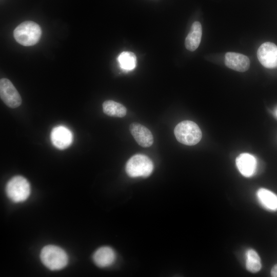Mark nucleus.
I'll list each match as a JSON object with an SVG mask.
<instances>
[{
    "instance_id": "nucleus-1",
    "label": "nucleus",
    "mask_w": 277,
    "mask_h": 277,
    "mask_svg": "<svg viewBox=\"0 0 277 277\" xmlns=\"http://www.w3.org/2000/svg\"><path fill=\"white\" fill-rule=\"evenodd\" d=\"M40 258L43 264L51 270L62 269L68 262V257L65 250L53 245H47L43 248L40 253Z\"/></svg>"
},
{
    "instance_id": "nucleus-2",
    "label": "nucleus",
    "mask_w": 277,
    "mask_h": 277,
    "mask_svg": "<svg viewBox=\"0 0 277 277\" xmlns=\"http://www.w3.org/2000/svg\"><path fill=\"white\" fill-rule=\"evenodd\" d=\"M42 34L40 26L32 21H25L17 26L13 32L14 37L17 43L24 46L36 44Z\"/></svg>"
},
{
    "instance_id": "nucleus-3",
    "label": "nucleus",
    "mask_w": 277,
    "mask_h": 277,
    "mask_svg": "<svg viewBox=\"0 0 277 277\" xmlns=\"http://www.w3.org/2000/svg\"><path fill=\"white\" fill-rule=\"evenodd\" d=\"M174 133L180 143L188 146L197 144L202 136V131L198 125L188 120L179 123L175 126Z\"/></svg>"
},
{
    "instance_id": "nucleus-4",
    "label": "nucleus",
    "mask_w": 277,
    "mask_h": 277,
    "mask_svg": "<svg viewBox=\"0 0 277 277\" xmlns=\"http://www.w3.org/2000/svg\"><path fill=\"white\" fill-rule=\"evenodd\" d=\"M127 174L131 177L149 176L153 170V164L150 159L142 154L131 156L126 165Z\"/></svg>"
},
{
    "instance_id": "nucleus-5",
    "label": "nucleus",
    "mask_w": 277,
    "mask_h": 277,
    "mask_svg": "<svg viewBox=\"0 0 277 277\" xmlns=\"http://www.w3.org/2000/svg\"><path fill=\"white\" fill-rule=\"evenodd\" d=\"M30 191V185L28 180L19 175L11 178L6 187L7 196L15 203L26 201L29 196Z\"/></svg>"
},
{
    "instance_id": "nucleus-6",
    "label": "nucleus",
    "mask_w": 277,
    "mask_h": 277,
    "mask_svg": "<svg viewBox=\"0 0 277 277\" xmlns=\"http://www.w3.org/2000/svg\"><path fill=\"white\" fill-rule=\"evenodd\" d=\"M0 95L2 101L9 107L15 108L22 103L21 95L11 82L7 78L1 79Z\"/></svg>"
},
{
    "instance_id": "nucleus-7",
    "label": "nucleus",
    "mask_w": 277,
    "mask_h": 277,
    "mask_svg": "<svg viewBox=\"0 0 277 277\" xmlns=\"http://www.w3.org/2000/svg\"><path fill=\"white\" fill-rule=\"evenodd\" d=\"M257 57L260 63L267 68L277 67V46L271 42H265L259 48Z\"/></svg>"
},
{
    "instance_id": "nucleus-8",
    "label": "nucleus",
    "mask_w": 277,
    "mask_h": 277,
    "mask_svg": "<svg viewBox=\"0 0 277 277\" xmlns=\"http://www.w3.org/2000/svg\"><path fill=\"white\" fill-rule=\"evenodd\" d=\"M51 140L55 147L60 149H64L72 143V134L66 127L58 126L52 129Z\"/></svg>"
},
{
    "instance_id": "nucleus-9",
    "label": "nucleus",
    "mask_w": 277,
    "mask_h": 277,
    "mask_svg": "<svg viewBox=\"0 0 277 277\" xmlns=\"http://www.w3.org/2000/svg\"><path fill=\"white\" fill-rule=\"evenodd\" d=\"M130 131L137 143L142 147H148L153 143L151 131L145 126L136 123L130 124Z\"/></svg>"
},
{
    "instance_id": "nucleus-10",
    "label": "nucleus",
    "mask_w": 277,
    "mask_h": 277,
    "mask_svg": "<svg viewBox=\"0 0 277 277\" xmlns=\"http://www.w3.org/2000/svg\"><path fill=\"white\" fill-rule=\"evenodd\" d=\"M236 165L240 172L245 177H251L256 170L257 161L253 155L248 153L240 154L236 159Z\"/></svg>"
},
{
    "instance_id": "nucleus-11",
    "label": "nucleus",
    "mask_w": 277,
    "mask_h": 277,
    "mask_svg": "<svg viewBox=\"0 0 277 277\" xmlns=\"http://www.w3.org/2000/svg\"><path fill=\"white\" fill-rule=\"evenodd\" d=\"M225 64L231 69L239 72H245L250 67V60L244 54L229 52L225 55Z\"/></svg>"
},
{
    "instance_id": "nucleus-12",
    "label": "nucleus",
    "mask_w": 277,
    "mask_h": 277,
    "mask_svg": "<svg viewBox=\"0 0 277 277\" xmlns=\"http://www.w3.org/2000/svg\"><path fill=\"white\" fill-rule=\"evenodd\" d=\"M116 259L114 251L110 247L103 246L97 249L93 254V260L100 267H106L112 265Z\"/></svg>"
},
{
    "instance_id": "nucleus-13",
    "label": "nucleus",
    "mask_w": 277,
    "mask_h": 277,
    "mask_svg": "<svg viewBox=\"0 0 277 277\" xmlns=\"http://www.w3.org/2000/svg\"><path fill=\"white\" fill-rule=\"evenodd\" d=\"M202 35V28L201 23L194 22L191 26L190 31L186 37L185 47L190 51L195 50L199 47Z\"/></svg>"
},
{
    "instance_id": "nucleus-14",
    "label": "nucleus",
    "mask_w": 277,
    "mask_h": 277,
    "mask_svg": "<svg viewBox=\"0 0 277 277\" xmlns=\"http://www.w3.org/2000/svg\"><path fill=\"white\" fill-rule=\"evenodd\" d=\"M256 194L259 202L265 208L273 211L277 210V195L275 193L262 188L258 190Z\"/></svg>"
},
{
    "instance_id": "nucleus-15",
    "label": "nucleus",
    "mask_w": 277,
    "mask_h": 277,
    "mask_svg": "<svg viewBox=\"0 0 277 277\" xmlns=\"http://www.w3.org/2000/svg\"><path fill=\"white\" fill-rule=\"evenodd\" d=\"M103 109L105 114L110 116L123 117L127 113V109L123 105L112 100L105 101Z\"/></svg>"
},
{
    "instance_id": "nucleus-16",
    "label": "nucleus",
    "mask_w": 277,
    "mask_h": 277,
    "mask_svg": "<svg viewBox=\"0 0 277 277\" xmlns=\"http://www.w3.org/2000/svg\"><path fill=\"white\" fill-rule=\"evenodd\" d=\"M246 268L251 273H256L262 267L261 259L258 253L252 249H248L246 254Z\"/></svg>"
},
{
    "instance_id": "nucleus-17",
    "label": "nucleus",
    "mask_w": 277,
    "mask_h": 277,
    "mask_svg": "<svg viewBox=\"0 0 277 277\" xmlns=\"http://www.w3.org/2000/svg\"><path fill=\"white\" fill-rule=\"evenodd\" d=\"M120 67L124 70H133L136 65V57L134 53L129 51L122 52L117 57Z\"/></svg>"
},
{
    "instance_id": "nucleus-18",
    "label": "nucleus",
    "mask_w": 277,
    "mask_h": 277,
    "mask_svg": "<svg viewBox=\"0 0 277 277\" xmlns=\"http://www.w3.org/2000/svg\"><path fill=\"white\" fill-rule=\"evenodd\" d=\"M271 275L273 277H277V264L272 268L271 270Z\"/></svg>"
},
{
    "instance_id": "nucleus-19",
    "label": "nucleus",
    "mask_w": 277,
    "mask_h": 277,
    "mask_svg": "<svg viewBox=\"0 0 277 277\" xmlns=\"http://www.w3.org/2000/svg\"><path fill=\"white\" fill-rule=\"evenodd\" d=\"M274 114L277 117V108H276L274 111Z\"/></svg>"
}]
</instances>
